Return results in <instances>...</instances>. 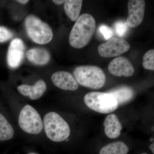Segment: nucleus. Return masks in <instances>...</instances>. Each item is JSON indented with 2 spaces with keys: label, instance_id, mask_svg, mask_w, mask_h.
Masks as SVG:
<instances>
[{
  "label": "nucleus",
  "instance_id": "f257e3e1",
  "mask_svg": "<svg viewBox=\"0 0 154 154\" xmlns=\"http://www.w3.org/2000/svg\"><path fill=\"white\" fill-rule=\"evenodd\" d=\"M96 28V21L92 15L82 14L77 19L70 33L69 42L71 46L76 48L85 47L91 41Z\"/></svg>",
  "mask_w": 154,
  "mask_h": 154
},
{
  "label": "nucleus",
  "instance_id": "f03ea898",
  "mask_svg": "<svg viewBox=\"0 0 154 154\" xmlns=\"http://www.w3.org/2000/svg\"><path fill=\"white\" fill-rule=\"evenodd\" d=\"M42 122L45 134L52 141H63L69 137L70 128L68 124L57 113L50 112L46 113Z\"/></svg>",
  "mask_w": 154,
  "mask_h": 154
},
{
  "label": "nucleus",
  "instance_id": "7ed1b4c3",
  "mask_svg": "<svg viewBox=\"0 0 154 154\" xmlns=\"http://www.w3.org/2000/svg\"><path fill=\"white\" fill-rule=\"evenodd\" d=\"M73 76L78 84L92 89H100L105 85L106 76L102 69L94 66L77 67Z\"/></svg>",
  "mask_w": 154,
  "mask_h": 154
},
{
  "label": "nucleus",
  "instance_id": "20e7f679",
  "mask_svg": "<svg viewBox=\"0 0 154 154\" xmlns=\"http://www.w3.org/2000/svg\"><path fill=\"white\" fill-rule=\"evenodd\" d=\"M25 25L28 36L37 44H47L52 40L53 33L51 28L38 17L28 16L25 19Z\"/></svg>",
  "mask_w": 154,
  "mask_h": 154
},
{
  "label": "nucleus",
  "instance_id": "39448f33",
  "mask_svg": "<svg viewBox=\"0 0 154 154\" xmlns=\"http://www.w3.org/2000/svg\"><path fill=\"white\" fill-rule=\"evenodd\" d=\"M85 104L91 110L101 113L113 112L118 107L116 99L107 93L92 92L84 97Z\"/></svg>",
  "mask_w": 154,
  "mask_h": 154
},
{
  "label": "nucleus",
  "instance_id": "423d86ee",
  "mask_svg": "<svg viewBox=\"0 0 154 154\" xmlns=\"http://www.w3.org/2000/svg\"><path fill=\"white\" fill-rule=\"evenodd\" d=\"M20 128L30 134H38L43 129V122L37 110L30 105H25L21 109L18 118Z\"/></svg>",
  "mask_w": 154,
  "mask_h": 154
},
{
  "label": "nucleus",
  "instance_id": "0eeeda50",
  "mask_svg": "<svg viewBox=\"0 0 154 154\" xmlns=\"http://www.w3.org/2000/svg\"><path fill=\"white\" fill-rule=\"evenodd\" d=\"M130 48L128 42L122 38L113 37L98 46L99 55L105 58L117 57L127 52Z\"/></svg>",
  "mask_w": 154,
  "mask_h": 154
},
{
  "label": "nucleus",
  "instance_id": "6e6552de",
  "mask_svg": "<svg viewBox=\"0 0 154 154\" xmlns=\"http://www.w3.org/2000/svg\"><path fill=\"white\" fill-rule=\"evenodd\" d=\"M145 5V2L143 0L128 1V16L125 22L128 27L135 28L140 25L144 17Z\"/></svg>",
  "mask_w": 154,
  "mask_h": 154
},
{
  "label": "nucleus",
  "instance_id": "1a4fd4ad",
  "mask_svg": "<svg viewBox=\"0 0 154 154\" xmlns=\"http://www.w3.org/2000/svg\"><path fill=\"white\" fill-rule=\"evenodd\" d=\"M25 51V45L22 39L16 38L11 41L7 54V61L10 67L16 68L21 64Z\"/></svg>",
  "mask_w": 154,
  "mask_h": 154
},
{
  "label": "nucleus",
  "instance_id": "9d476101",
  "mask_svg": "<svg viewBox=\"0 0 154 154\" xmlns=\"http://www.w3.org/2000/svg\"><path fill=\"white\" fill-rule=\"evenodd\" d=\"M108 69L111 74L117 77L131 76L134 74V69L129 60L124 57H119L110 62Z\"/></svg>",
  "mask_w": 154,
  "mask_h": 154
},
{
  "label": "nucleus",
  "instance_id": "9b49d317",
  "mask_svg": "<svg viewBox=\"0 0 154 154\" xmlns=\"http://www.w3.org/2000/svg\"><path fill=\"white\" fill-rule=\"evenodd\" d=\"M51 80L54 85L62 90L75 91L79 88V84L74 77L68 72H56L51 76Z\"/></svg>",
  "mask_w": 154,
  "mask_h": 154
},
{
  "label": "nucleus",
  "instance_id": "f8f14e48",
  "mask_svg": "<svg viewBox=\"0 0 154 154\" xmlns=\"http://www.w3.org/2000/svg\"><path fill=\"white\" fill-rule=\"evenodd\" d=\"M47 89L46 83L43 80L37 81L33 86L22 85L17 88L18 91L22 95L29 96L32 100H37L41 98Z\"/></svg>",
  "mask_w": 154,
  "mask_h": 154
},
{
  "label": "nucleus",
  "instance_id": "ddd939ff",
  "mask_svg": "<svg viewBox=\"0 0 154 154\" xmlns=\"http://www.w3.org/2000/svg\"><path fill=\"white\" fill-rule=\"evenodd\" d=\"M116 99L118 106L125 105L133 99L134 91L131 87L126 85L118 86L106 92Z\"/></svg>",
  "mask_w": 154,
  "mask_h": 154
},
{
  "label": "nucleus",
  "instance_id": "4468645a",
  "mask_svg": "<svg viewBox=\"0 0 154 154\" xmlns=\"http://www.w3.org/2000/svg\"><path fill=\"white\" fill-rule=\"evenodd\" d=\"M104 125L105 134L109 138H116L121 134L122 125L116 114L107 116L105 119Z\"/></svg>",
  "mask_w": 154,
  "mask_h": 154
},
{
  "label": "nucleus",
  "instance_id": "2eb2a0df",
  "mask_svg": "<svg viewBox=\"0 0 154 154\" xmlns=\"http://www.w3.org/2000/svg\"><path fill=\"white\" fill-rule=\"evenodd\" d=\"M27 59L37 65H44L49 62L50 55L47 50L40 48H32L26 53Z\"/></svg>",
  "mask_w": 154,
  "mask_h": 154
},
{
  "label": "nucleus",
  "instance_id": "dca6fc26",
  "mask_svg": "<svg viewBox=\"0 0 154 154\" xmlns=\"http://www.w3.org/2000/svg\"><path fill=\"white\" fill-rule=\"evenodd\" d=\"M82 4V0H68L65 2V11L72 21H76L79 17Z\"/></svg>",
  "mask_w": 154,
  "mask_h": 154
},
{
  "label": "nucleus",
  "instance_id": "f3484780",
  "mask_svg": "<svg viewBox=\"0 0 154 154\" xmlns=\"http://www.w3.org/2000/svg\"><path fill=\"white\" fill-rule=\"evenodd\" d=\"M129 151L128 146L123 142L110 143L102 147L99 154H127Z\"/></svg>",
  "mask_w": 154,
  "mask_h": 154
},
{
  "label": "nucleus",
  "instance_id": "a211bd4d",
  "mask_svg": "<svg viewBox=\"0 0 154 154\" xmlns=\"http://www.w3.org/2000/svg\"><path fill=\"white\" fill-rule=\"evenodd\" d=\"M14 128L7 118L0 113V141L12 139L14 135Z\"/></svg>",
  "mask_w": 154,
  "mask_h": 154
},
{
  "label": "nucleus",
  "instance_id": "6ab92c4d",
  "mask_svg": "<svg viewBox=\"0 0 154 154\" xmlns=\"http://www.w3.org/2000/svg\"><path fill=\"white\" fill-rule=\"evenodd\" d=\"M143 66L147 70L154 71V50L148 51L143 55Z\"/></svg>",
  "mask_w": 154,
  "mask_h": 154
},
{
  "label": "nucleus",
  "instance_id": "aec40b11",
  "mask_svg": "<svg viewBox=\"0 0 154 154\" xmlns=\"http://www.w3.org/2000/svg\"><path fill=\"white\" fill-rule=\"evenodd\" d=\"M14 36V33L8 29L0 26V43L10 40Z\"/></svg>",
  "mask_w": 154,
  "mask_h": 154
},
{
  "label": "nucleus",
  "instance_id": "412c9836",
  "mask_svg": "<svg viewBox=\"0 0 154 154\" xmlns=\"http://www.w3.org/2000/svg\"><path fill=\"white\" fill-rule=\"evenodd\" d=\"M128 26L125 22H118L115 25L116 32L119 36H123L126 33Z\"/></svg>",
  "mask_w": 154,
  "mask_h": 154
},
{
  "label": "nucleus",
  "instance_id": "4be33fe9",
  "mask_svg": "<svg viewBox=\"0 0 154 154\" xmlns=\"http://www.w3.org/2000/svg\"><path fill=\"white\" fill-rule=\"evenodd\" d=\"M99 30L106 40L110 39L113 35V30L110 27L107 25H101L99 27Z\"/></svg>",
  "mask_w": 154,
  "mask_h": 154
},
{
  "label": "nucleus",
  "instance_id": "5701e85b",
  "mask_svg": "<svg viewBox=\"0 0 154 154\" xmlns=\"http://www.w3.org/2000/svg\"><path fill=\"white\" fill-rule=\"evenodd\" d=\"M52 2L56 5H61L64 3L65 1H63V0H61H61H53Z\"/></svg>",
  "mask_w": 154,
  "mask_h": 154
},
{
  "label": "nucleus",
  "instance_id": "b1692460",
  "mask_svg": "<svg viewBox=\"0 0 154 154\" xmlns=\"http://www.w3.org/2000/svg\"><path fill=\"white\" fill-rule=\"evenodd\" d=\"M17 2L21 3V4H26L29 2V1H28V0H19V1H17Z\"/></svg>",
  "mask_w": 154,
  "mask_h": 154
},
{
  "label": "nucleus",
  "instance_id": "393cba45",
  "mask_svg": "<svg viewBox=\"0 0 154 154\" xmlns=\"http://www.w3.org/2000/svg\"><path fill=\"white\" fill-rule=\"evenodd\" d=\"M150 149L151 150L153 154H154V143H153L151 144L149 146Z\"/></svg>",
  "mask_w": 154,
  "mask_h": 154
},
{
  "label": "nucleus",
  "instance_id": "a878e982",
  "mask_svg": "<svg viewBox=\"0 0 154 154\" xmlns=\"http://www.w3.org/2000/svg\"><path fill=\"white\" fill-rule=\"evenodd\" d=\"M28 154H37V153H34V152H30V153H28Z\"/></svg>",
  "mask_w": 154,
  "mask_h": 154
},
{
  "label": "nucleus",
  "instance_id": "bb28decb",
  "mask_svg": "<svg viewBox=\"0 0 154 154\" xmlns=\"http://www.w3.org/2000/svg\"><path fill=\"white\" fill-rule=\"evenodd\" d=\"M148 154L146 153H142V154Z\"/></svg>",
  "mask_w": 154,
  "mask_h": 154
}]
</instances>
